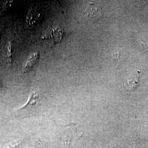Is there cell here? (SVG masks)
<instances>
[{
    "label": "cell",
    "mask_w": 148,
    "mask_h": 148,
    "mask_svg": "<svg viewBox=\"0 0 148 148\" xmlns=\"http://www.w3.org/2000/svg\"><path fill=\"white\" fill-rule=\"evenodd\" d=\"M64 32L59 27H56L51 29L44 37V39L47 41L50 45H54L59 43L62 39Z\"/></svg>",
    "instance_id": "cell-1"
},
{
    "label": "cell",
    "mask_w": 148,
    "mask_h": 148,
    "mask_svg": "<svg viewBox=\"0 0 148 148\" xmlns=\"http://www.w3.org/2000/svg\"><path fill=\"white\" fill-rule=\"evenodd\" d=\"M84 13L89 18L95 19L99 18L102 14V10L99 6L89 5L85 10Z\"/></svg>",
    "instance_id": "cell-2"
},
{
    "label": "cell",
    "mask_w": 148,
    "mask_h": 148,
    "mask_svg": "<svg viewBox=\"0 0 148 148\" xmlns=\"http://www.w3.org/2000/svg\"><path fill=\"white\" fill-rule=\"evenodd\" d=\"M39 56L38 52H34L27 58L22 66V71L24 73H26L31 70L36 63Z\"/></svg>",
    "instance_id": "cell-3"
},
{
    "label": "cell",
    "mask_w": 148,
    "mask_h": 148,
    "mask_svg": "<svg viewBox=\"0 0 148 148\" xmlns=\"http://www.w3.org/2000/svg\"><path fill=\"white\" fill-rule=\"evenodd\" d=\"M138 77L136 76L130 77L126 80L124 83L125 88L127 90H133L138 86Z\"/></svg>",
    "instance_id": "cell-4"
},
{
    "label": "cell",
    "mask_w": 148,
    "mask_h": 148,
    "mask_svg": "<svg viewBox=\"0 0 148 148\" xmlns=\"http://www.w3.org/2000/svg\"><path fill=\"white\" fill-rule=\"evenodd\" d=\"M12 44L11 42L9 41L6 44L5 46V57L8 63L11 64L12 63Z\"/></svg>",
    "instance_id": "cell-5"
},
{
    "label": "cell",
    "mask_w": 148,
    "mask_h": 148,
    "mask_svg": "<svg viewBox=\"0 0 148 148\" xmlns=\"http://www.w3.org/2000/svg\"><path fill=\"white\" fill-rule=\"evenodd\" d=\"M18 145V143L16 142H12L7 145L4 148H14Z\"/></svg>",
    "instance_id": "cell-6"
}]
</instances>
